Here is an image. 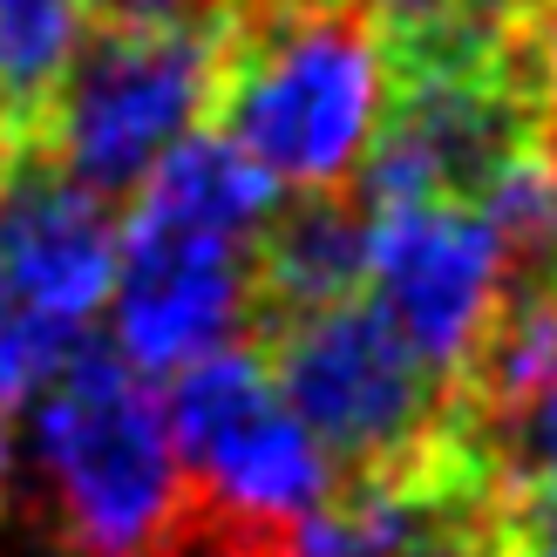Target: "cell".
<instances>
[{
  "mask_svg": "<svg viewBox=\"0 0 557 557\" xmlns=\"http://www.w3.org/2000/svg\"><path fill=\"white\" fill-rule=\"evenodd\" d=\"M387 102V54L360 8L299 21H238L225 48L211 129L238 144L272 184L347 190Z\"/></svg>",
  "mask_w": 557,
  "mask_h": 557,
  "instance_id": "1",
  "label": "cell"
},
{
  "mask_svg": "<svg viewBox=\"0 0 557 557\" xmlns=\"http://www.w3.org/2000/svg\"><path fill=\"white\" fill-rule=\"evenodd\" d=\"M35 395V449L54 490V537L82 557H144L184 504L157 387L109 341H75Z\"/></svg>",
  "mask_w": 557,
  "mask_h": 557,
  "instance_id": "2",
  "label": "cell"
},
{
  "mask_svg": "<svg viewBox=\"0 0 557 557\" xmlns=\"http://www.w3.org/2000/svg\"><path fill=\"white\" fill-rule=\"evenodd\" d=\"M225 48L232 14L163 27H89L69 54V75L48 102L35 150L89 198L116 205L184 136L211 129Z\"/></svg>",
  "mask_w": 557,
  "mask_h": 557,
  "instance_id": "3",
  "label": "cell"
},
{
  "mask_svg": "<svg viewBox=\"0 0 557 557\" xmlns=\"http://www.w3.org/2000/svg\"><path fill=\"white\" fill-rule=\"evenodd\" d=\"M252 354L326 456L333 483H395L456 429V387L408 354L368 293L265 333Z\"/></svg>",
  "mask_w": 557,
  "mask_h": 557,
  "instance_id": "4",
  "label": "cell"
},
{
  "mask_svg": "<svg viewBox=\"0 0 557 557\" xmlns=\"http://www.w3.org/2000/svg\"><path fill=\"white\" fill-rule=\"evenodd\" d=\"M531 144H544V109L531 82L517 75V54L387 75V102L374 144L354 171V198L368 211L387 205L476 211L483 190Z\"/></svg>",
  "mask_w": 557,
  "mask_h": 557,
  "instance_id": "5",
  "label": "cell"
},
{
  "mask_svg": "<svg viewBox=\"0 0 557 557\" xmlns=\"http://www.w3.org/2000/svg\"><path fill=\"white\" fill-rule=\"evenodd\" d=\"M163 422H171L184 496L205 510L286 531L333 496L326 456L293 422V408L278 401V387L252 347L190 360L171 387Z\"/></svg>",
  "mask_w": 557,
  "mask_h": 557,
  "instance_id": "6",
  "label": "cell"
},
{
  "mask_svg": "<svg viewBox=\"0 0 557 557\" xmlns=\"http://www.w3.org/2000/svg\"><path fill=\"white\" fill-rule=\"evenodd\" d=\"M116 347L136 374H184L190 360L252 341V238L184 225L129 205L116 238Z\"/></svg>",
  "mask_w": 557,
  "mask_h": 557,
  "instance_id": "7",
  "label": "cell"
},
{
  "mask_svg": "<svg viewBox=\"0 0 557 557\" xmlns=\"http://www.w3.org/2000/svg\"><path fill=\"white\" fill-rule=\"evenodd\" d=\"M368 286L374 313L408 341V354L456 387L504 299V259L476 211L387 205L368 211Z\"/></svg>",
  "mask_w": 557,
  "mask_h": 557,
  "instance_id": "8",
  "label": "cell"
},
{
  "mask_svg": "<svg viewBox=\"0 0 557 557\" xmlns=\"http://www.w3.org/2000/svg\"><path fill=\"white\" fill-rule=\"evenodd\" d=\"M116 205L69 184L41 150L0 171V278L27 313L82 333L116 286Z\"/></svg>",
  "mask_w": 557,
  "mask_h": 557,
  "instance_id": "9",
  "label": "cell"
},
{
  "mask_svg": "<svg viewBox=\"0 0 557 557\" xmlns=\"http://www.w3.org/2000/svg\"><path fill=\"white\" fill-rule=\"evenodd\" d=\"M368 293V205L354 190L286 198L252 238V341Z\"/></svg>",
  "mask_w": 557,
  "mask_h": 557,
  "instance_id": "10",
  "label": "cell"
},
{
  "mask_svg": "<svg viewBox=\"0 0 557 557\" xmlns=\"http://www.w3.org/2000/svg\"><path fill=\"white\" fill-rule=\"evenodd\" d=\"M136 205L171 211L184 225L225 232V238H259V225L278 211V184L238 144H225L218 129H198L150 171Z\"/></svg>",
  "mask_w": 557,
  "mask_h": 557,
  "instance_id": "11",
  "label": "cell"
},
{
  "mask_svg": "<svg viewBox=\"0 0 557 557\" xmlns=\"http://www.w3.org/2000/svg\"><path fill=\"white\" fill-rule=\"evenodd\" d=\"M82 35H89L82 0H0V136L14 150L41 144L48 102Z\"/></svg>",
  "mask_w": 557,
  "mask_h": 557,
  "instance_id": "12",
  "label": "cell"
},
{
  "mask_svg": "<svg viewBox=\"0 0 557 557\" xmlns=\"http://www.w3.org/2000/svg\"><path fill=\"white\" fill-rule=\"evenodd\" d=\"M360 14L381 35L387 75H414L510 54L523 0H360Z\"/></svg>",
  "mask_w": 557,
  "mask_h": 557,
  "instance_id": "13",
  "label": "cell"
},
{
  "mask_svg": "<svg viewBox=\"0 0 557 557\" xmlns=\"http://www.w3.org/2000/svg\"><path fill=\"white\" fill-rule=\"evenodd\" d=\"M144 557H293V523H245L225 510H205V504H177L171 531H163Z\"/></svg>",
  "mask_w": 557,
  "mask_h": 557,
  "instance_id": "14",
  "label": "cell"
},
{
  "mask_svg": "<svg viewBox=\"0 0 557 557\" xmlns=\"http://www.w3.org/2000/svg\"><path fill=\"white\" fill-rule=\"evenodd\" d=\"M483 442L496 456V490L504 496H557V387Z\"/></svg>",
  "mask_w": 557,
  "mask_h": 557,
  "instance_id": "15",
  "label": "cell"
},
{
  "mask_svg": "<svg viewBox=\"0 0 557 557\" xmlns=\"http://www.w3.org/2000/svg\"><path fill=\"white\" fill-rule=\"evenodd\" d=\"M510 54H517V75L531 82L537 109H544V136L557 144V0H523Z\"/></svg>",
  "mask_w": 557,
  "mask_h": 557,
  "instance_id": "16",
  "label": "cell"
},
{
  "mask_svg": "<svg viewBox=\"0 0 557 557\" xmlns=\"http://www.w3.org/2000/svg\"><path fill=\"white\" fill-rule=\"evenodd\" d=\"M401 557H517V550L504 537L496 504H456V510H442Z\"/></svg>",
  "mask_w": 557,
  "mask_h": 557,
  "instance_id": "17",
  "label": "cell"
},
{
  "mask_svg": "<svg viewBox=\"0 0 557 557\" xmlns=\"http://www.w3.org/2000/svg\"><path fill=\"white\" fill-rule=\"evenodd\" d=\"M82 14H96V27H163L232 14V0H82Z\"/></svg>",
  "mask_w": 557,
  "mask_h": 557,
  "instance_id": "18",
  "label": "cell"
},
{
  "mask_svg": "<svg viewBox=\"0 0 557 557\" xmlns=\"http://www.w3.org/2000/svg\"><path fill=\"white\" fill-rule=\"evenodd\" d=\"M360 8V0H232L238 21H299V14H341Z\"/></svg>",
  "mask_w": 557,
  "mask_h": 557,
  "instance_id": "19",
  "label": "cell"
},
{
  "mask_svg": "<svg viewBox=\"0 0 557 557\" xmlns=\"http://www.w3.org/2000/svg\"><path fill=\"white\" fill-rule=\"evenodd\" d=\"M8 496H14V422L0 408V517H8Z\"/></svg>",
  "mask_w": 557,
  "mask_h": 557,
  "instance_id": "20",
  "label": "cell"
}]
</instances>
